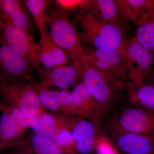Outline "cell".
I'll return each instance as SVG.
<instances>
[{
    "label": "cell",
    "instance_id": "cell-1",
    "mask_svg": "<svg viewBox=\"0 0 154 154\" xmlns=\"http://www.w3.org/2000/svg\"><path fill=\"white\" fill-rule=\"evenodd\" d=\"M45 31L53 41L65 51L82 80L86 63L80 34L69 17L54 8L47 14Z\"/></svg>",
    "mask_w": 154,
    "mask_h": 154
},
{
    "label": "cell",
    "instance_id": "cell-2",
    "mask_svg": "<svg viewBox=\"0 0 154 154\" xmlns=\"http://www.w3.org/2000/svg\"><path fill=\"white\" fill-rule=\"evenodd\" d=\"M82 82L106 113L126 95V82L86 61Z\"/></svg>",
    "mask_w": 154,
    "mask_h": 154
},
{
    "label": "cell",
    "instance_id": "cell-3",
    "mask_svg": "<svg viewBox=\"0 0 154 154\" xmlns=\"http://www.w3.org/2000/svg\"><path fill=\"white\" fill-rule=\"evenodd\" d=\"M81 41L99 49L120 50L128 40L125 30L98 20L89 12L76 18Z\"/></svg>",
    "mask_w": 154,
    "mask_h": 154
},
{
    "label": "cell",
    "instance_id": "cell-4",
    "mask_svg": "<svg viewBox=\"0 0 154 154\" xmlns=\"http://www.w3.org/2000/svg\"><path fill=\"white\" fill-rule=\"evenodd\" d=\"M2 103L19 110L27 118L34 119L45 112L40 103L36 84L22 82L0 85Z\"/></svg>",
    "mask_w": 154,
    "mask_h": 154
},
{
    "label": "cell",
    "instance_id": "cell-5",
    "mask_svg": "<svg viewBox=\"0 0 154 154\" xmlns=\"http://www.w3.org/2000/svg\"><path fill=\"white\" fill-rule=\"evenodd\" d=\"M0 38L16 53L29 61L38 74L42 72L38 43L30 32L0 18Z\"/></svg>",
    "mask_w": 154,
    "mask_h": 154
},
{
    "label": "cell",
    "instance_id": "cell-6",
    "mask_svg": "<svg viewBox=\"0 0 154 154\" xmlns=\"http://www.w3.org/2000/svg\"><path fill=\"white\" fill-rule=\"evenodd\" d=\"M33 70L35 69L29 61L16 53L0 38V85L25 81L32 82Z\"/></svg>",
    "mask_w": 154,
    "mask_h": 154
},
{
    "label": "cell",
    "instance_id": "cell-7",
    "mask_svg": "<svg viewBox=\"0 0 154 154\" xmlns=\"http://www.w3.org/2000/svg\"><path fill=\"white\" fill-rule=\"evenodd\" d=\"M121 51L129 82H144L154 61V56L139 44L135 37L128 39Z\"/></svg>",
    "mask_w": 154,
    "mask_h": 154
},
{
    "label": "cell",
    "instance_id": "cell-8",
    "mask_svg": "<svg viewBox=\"0 0 154 154\" xmlns=\"http://www.w3.org/2000/svg\"><path fill=\"white\" fill-rule=\"evenodd\" d=\"M105 125L117 148L124 154H154V135L128 132L114 119H109Z\"/></svg>",
    "mask_w": 154,
    "mask_h": 154
},
{
    "label": "cell",
    "instance_id": "cell-9",
    "mask_svg": "<svg viewBox=\"0 0 154 154\" xmlns=\"http://www.w3.org/2000/svg\"><path fill=\"white\" fill-rule=\"evenodd\" d=\"M82 46L84 57L88 63L115 75L125 82H129L120 50Z\"/></svg>",
    "mask_w": 154,
    "mask_h": 154
},
{
    "label": "cell",
    "instance_id": "cell-10",
    "mask_svg": "<svg viewBox=\"0 0 154 154\" xmlns=\"http://www.w3.org/2000/svg\"><path fill=\"white\" fill-rule=\"evenodd\" d=\"M36 85L40 103L45 108L52 111H60L67 115L93 121L90 116L80 110L75 105L70 92L68 90L53 91L40 87L38 84Z\"/></svg>",
    "mask_w": 154,
    "mask_h": 154
},
{
    "label": "cell",
    "instance_id": "cell-11",
    "mask_svg": "<svg viewBox=\"0 0 154 154\" xmlns=\"http://www.w3.org/2000/svg\"><path fill=\"white\" fill-rule=\"evenodd\" d=\"M122 129L128 132L154 135V112L134 107H127L114 119Z\"/></svg>",
    "mask_w": 154,
    "mask_h": 154
},
{
    "label": "cell",
    "instance_id": "cell-12",
    "mask_svg": "<svg viewBox=\"0 0 154 154\" xmlns=\"http://www.w3.org/2000/svg\"><path fill=\"white\" fill-rule=\"evenodd\" d=\"M79 118L62 113L53 114L45 112L33 120L30 127L33 133L54 140L56 135L61 130H72Z\"/></svg>",
    "mask_w": 154,
    "mask_h": 154
},
{
    "label": "cell",
    "instance_id": "cell-13",
    "mask_svg": "<svg viewBox=\"0 0 154 154\" xmlns=\"http://www.w3.org/2000/svg\"><path fill=\"white\" fill-rule=\"evenodd\" d=\"M41 80L38 84L42 88L53 87L67 90L82 82L77 69L72 66H64L50 69H44L39 74Z\"/></svg>",
    "mask_w": 154,
    "mask_h": 154
},
{
    "label": "cell",
    "instance_id": "cell-14",
    "mask_svg": "<svg viewBox=\"0 0 154 154\" xmlns=\"http://www.w3.org/2000/svg\"><path fill=\"white\" fill-rule=\"evenodd\" d=\"M98 123L79 118L72 129L77 151L79 154H90L95 149L102 136L99 134Z\"/></svg>",
    "mask_w": 154,
    "mask_h": 154
},
{
    "label": "cell",
    "instance_id": "cell-15",
    "mask_svg": "<svg viewBox=\"0 0 154 154\" xmlns=\"http://www.w3.org/2000/svg\"><path fill=\"white\" fill-rule=\"evenodd\" d=\"M0 117V154L9 148H17L22 143L26 127L10 112L2 111Z\"/></svg>",
    "mask_w": 154,
    "mask_h": 154
},
{
    "label": "cell",
    "instance_id": "cell-16",
    "mask_svg": "<svg viewBox=\"0 0 154 154\" xmlns=\"http://www.w3.org/2000/svg\"><path fill=\"white\" fill-rule=\"evenodd\" d=\"M38 45V57L44 69H50L64 66L68 62V54L56 44L46 31L41 34Z\"/></svg>",
    "mask_w": 154,
    "mask_h": 154
},
{
    "label": "cell",
    "instance_id": "cell-17",
    "mask_svg": "<svg viewBox=\"0 0 154 154\" xmlns=\"http://www.w3.org/2000/svg\"><path fill=\"white\" fill-rule=\"evenodd\" d=\"M0 18L30 33L32 23L24 1L2 0Z\"/></svg>",
    "mask_w": 154,
    "mask_h": 154
},
{
    "label": "cell",
    "instance_id": "cell-18",
    "mask_svg": "<svg viewBox=\"0 0 154 154\" xmlns=\"http://www.w3.org/2000/svg\"><path fill=\"white\" fill-rule=\"evenodd\" d=\"M70 93L73 102L77 107L90 116L93 121L99 123L106 114V112L82 82L75 87Z\"/></svg>",
    "mask_w": 154,
    "mask_h": 154
},
{
    "label": "cell",
    "instance_id": "cell-19",
    "mask_svg": "<svg viewBox=\"0 0 154 154\" xmlns=\"http://www.w3.org/2000/svg\"><path fill=\"white\" fill-rule=\"evenodd\" d=\"M126 96L134 107L154 112V85L146 82L126 84Z\"/></svg>",
    "mask_w": 154,
    "mask_h": 154
},
{
    "label": "cell",
    "instance_id": "cell-20",
    "mask_svg": "<svg viewBox=\"0 0 154 154\" xmlns=\"http://www.w3.org/2000/svg\"><path fill=\"white\" fill-rule=\"evenodd\" d=\"M15 152L35 154H67L53 140L34 133L27 138L24 137Z\"/></svg>",
    "mask_w": 154,
    "mask_h": 154
},
{
    "label": "cell",
    "instance_id": "cell-21",
    "mask_svg": "<svg viewBox=\"0 0 154 154\" xmlns=\"http://www.w3.org/2000/svg\"><path fill=\"white\" fill-rule=\"evenodd\" d=\"M88 12L98 20L125 30L115 0H92Z\"/></svg>",
    "mask_w": 154,
    "mask_h": 154
},
{
    "label": "cell",
    "instance_id": "cell-22",
    "mask_svg": "<svg viewBox=\"0 0 154 154\" xmlns=\"http://www.w3.org/2000/svg\"><path fill=\"white\" fill-rule=\"evenodd\" d=\"M134 37L140 45L154 56V18L146 12L141 16Z\"/></svg>",
    "mask_w": 154,
    "mask_h": 154
},
{
    "label": "cell",
    "instance_id": "cell-23",
    "mask_svg": "<svg viewBox=\"0 0 154 154\" xmlns=\"http://www.w3.org/2000/svg\"><path fill=\"white\" fill-rule=\"evenodd\" d=\"M122 22H134L146 11L147 0H115Z\"/></svg>",
    "mask_w": 154,
    "mask_h": 154
},
{
    "label": "cell",
    "instance_id": "cell-24",
    "mask_svg": "<svg viewBox=\"0 0 154 154\" xmlns=\"http://www.w3.org/2000/svg\"><path fill=\"white\" fill-rule=\"evenodd\" d=\"M27 10L34 19L40 34L45 32L47 9L51 1L48 0H25L24 1Z\"/></svg>",
    "mask_w": 154,
    "mask_h": 154
},
{
    "label": "cell",
    "instance_id": "cell-25",
    "mask_svg": "<svg viewBox=\"0 0 154 154\" xmlns=\"http://www.w3.org/2000/svg\"><path fill=\"white\" fill-rule=\"evenodd\" d=\"M92 0H55V8L69 17H81L89 11Z\"/></svg>",
    "mask_w": 154,
    "mask_h": 154
},
{
    "label": "cell",
    "instance_id": "cell-26",
    "mask_svg": "<svg viewBox=\"0 0 154 154\" xmlns=\"http://www.w3.org/2000/svg\"><path fill=\"white\" fill-rule=\"evenodd\" d=\"M54 140L66 153L79 154L77 151L75 142L70 130H61L56 135Z\"/></svg>",
    "mask_w": 154,
    "mask_h": 154
},
{
    "label": "cell",
    "instance_id": "cell-27",
    "mask_svg": "<svg viewBox=\"0 0 154 154\" xmlns=\"http://www.w3.org/2000/svg\"><path fill=\"white\" fill-rule=\"evenodd\" d=\"M144 82L154 85V68L151 69L148 74L146 77Z\"/></svg>",
    "mask_w": 154,
    "mask_h": 154
},
{
    "label": "cell",
    "instance_id": "cell-28",
    "mask_svg": "<svg viewBox=\"0 0 154 154\" xmlns=\"http://www.w3.org/2000/svg\"><path fill=\"white\" fill-rule=\"evenodd\" d=\"M4 154H35L33 153H19L17 152H12Z\"/></svg>",
    "mask_w": 154,
    "mask_h": 154
},
{
    "label": "cell",
    "instance_id": "cell-29",
    "mask_svg": "<svg viewBox=\"0 0 154 154\" xmlns=\"http://www.w3.org/2000/svg\"><path fill=\"white\" fill-rule=\"evenodd\" d=\"M2 0H0V7H1V5H2Z\"/></svg>",
    "mask_w": 154,
    "mask_h": 154
}]
</instances>
